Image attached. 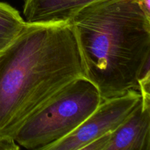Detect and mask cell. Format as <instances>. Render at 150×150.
Segmentation results:
<instances>
[{
    "label": "cell",
    "mask_w": 150,
    "mask_h": 150,
    "mask_svg": "<svg viewBox=\"0 0 150 150\" xmlns=\"http://www.w3.org/2000/svg\"><path fill=\"white\" fill-rule=\"evenodd\" d=\"M82 76L69 22L26 23L0 52V138H13L28 117Z\"/></svg>",
    "instance_id": "cell-1"
},
{
    "label": "cell",
    "mask_w": 150,
    "mask_h": 150,
    "mask_svg": "<svg viewBox=\"0 0 150 150\" xmlns=\"http://www.w3.org/2000/svg\"><path fill=\"white\" fill-rule=\"evenodd\" d=\"M71 24L83 76L102 100L139 90L150 64V16L138 0H98L74 15Z\"/></svg>",
    "instance_id": "cell-2"
},
{
    "label": "cell",
    "mask_w": 150,
    "mask_h": 150,
    "mask_svg": "<svg viewBox=\"0 0 150 150\" xmlns=\"http://www.w3.org/2000/svg\"><path fill=\"white\" fill-rule=\"evenodd\" d=\"M102 101L96 86L82 76L28 117L13 139L19 146L48 150L76 130Z\"/></svg>",
    "instance_id": "cell-3"
},
{
    "label": "cell",
    "mask_w": 150,
    "mask_h": 150,
    "mask_svg": "<svg viewBox=\"0 0 150 150\" xmlns=\"http://www.w3.org/2000/svg\"><path fill=\"white\" fill-rule=\"evenodd\" d=\"M142 96L131 89L120 96L102 100L86 120L48 150H83L88 144L117 129L133 112Z\"/></svg>",
    "instance_id": "cell-4"
},
{
    "label": "cell",
    "mask_w": 150,
    "mask_h": 150,
    "mask_svg": "<svg viewBox=\"0 0 150 150\" xmlns=\"http://www.w3.org/2000/svg\"><path fill=\"white\" fill-rule=\"evenodd\" d=\"M83 150H150V108L142 99L117 129L88 144Z\"/></svg>",
    "instance_id": "cell-5"
},
{
    "label": "cell",
    "mask_w": 150,
    "mask_h": 150,
    "mask_svg": "<svg viewBox=\"0 0 150 150\" xmlns=\"http://www.w3.org/2000/svg\"><path fill=\"white\" fill-rule=\"evenodd\" d=\"M98 0H23L24 20L29 23L69 22L76 13Z\"/></svg>",
    "instance_id": "cell-6"
},
{
    "label": "cell",
    "mask_w": 150,
    "mask_h": 150,
    "mask_svg": "<svg viewBox=\"0 0 150 150\" xmlns=\"http://www.w3.org/2000/svg\"><path fill=\"white\" fill-rule=\"evenodd\" d=\"M26 24L16 9L0 1V52L16 39Z\"/></svg>",
    "instance_id": "cell-7"
},
{
    "label": "cell",
    "mask_w": 150,
    "mask_h": 150,
    "mask_svg": "<svg viewBox=\"0 0 150 150\" xmlns=\"http://www.w3.org/2000/svg\"><path fill=\"white\" fill-rule=\"evenodd\" d=\"M20 146L13 138H0V150H17Z\"/></svg>",
    "instance_id": "cell-8"
},
{
    "label": "cell",
    "mask_w": 150,
    "mask_h": 150,
    "mask_svg": "<svg viewBox=\"0 0 150 150\" xmlns=\"http://www.w3.org/2000/svg\"><path fill=\"white\" fill-rule=\"evenodd\" d=\"M145 13L150 16V0H138Z\"/></svg>",
    "instance_id": "cell-9"
}]
</instances>
